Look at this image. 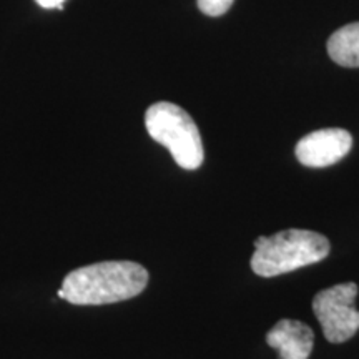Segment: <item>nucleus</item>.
I'll return each instance as SVG.
<instances>
[{
  "mask_svg": "<svg viewBox=\"0 0 359 359\" xmlns=\"http://www.w3.org/2000/svg\"><path fill=\"white\" fill-rule=\"evenodd\" d=\"M353 147L351 133L343 128H325L308 133L296 143V158L304 167L325 168L338 163Z\"/></svg>",
  "mask_w": 359,
  "mask_h": 359,
  "instance_id": "39448f33",
  "label": "nucleus"
},
{
  "mask_svg": "<svg viewBox=\"0 0 359 359\" xmlns=\"http://www.w3.org/2000/svg\"><path fill=\"white\" fill-rule=\"evenodd\" d=\"M266 343L280 359H308L314 346V333L308 325L296 320H280L266 334Z\"/></svg>",
  "mask_w": 359,
  "mask_h": 359,
  "instance_id": "423d86ee",
  "label": "nucleus"
},
{
  "mask_svg": "<svg viewBox=\"0 0 359 359\" xmlns=\"http://www.w3.org/2000/svg\"><path fill=\"white\" fill-rule=\"evenodd\" d=\"M327 53L341 67H359V22L336 30L327 40Z\"/></svg>",
  "mask_w": 359,
  "mask_h": 359,
  "instance_id": "0eeeda50",
  "label": "nucleus"
},
{
  "mask_svg": "<svg viewBox=\"0 0 359 359\" xmlns=\"http://www.w3.org/2000/svg\"><path fill=\"white\" fill-rule=\"evenodd\" d=\"M356 283H341L314 296L313 311L323 327L325 338L333 344L344 343L359 330V311L354 308Z\"/></svg>",
  "mask_w": 359,
  "mask_h": 359,
  "instance_id": "20e7f679",
  "label": "nucleus"
},
{
  "mask_svg": "<svg viewBox=\"0 0 359 359\" xmlns=\"http://www.w3.org/2000/svg\"><path fill=\"white\" fill-rule=\"evenodd\" d=\"M233 2L235 0H198V7L205 15L219 17L230 11Z\"/></svg>",
  "mask_w": 359,
  "mask_h": 359,
  "instance_id": "6e6552de",
  "label": "nucleus"
},
{
  "mask_svg": "<svg viewBox=\"0 0 359 359\" xmlns=\"http://www.w3.org/2000/svg\"><path fill=\"white\" fill-rule=\"evenodd\" d=\"M43 8H62L65 0H35Z\"/></svg>",
  "mask_w": 359,
  "mask_h": 359,
  "instance_id": "1a4fd4ad",
  "label": "nucleus"
},
{
  "mask_svg": "<svg viewBox=\"0 0 359 359\" xmlns=\"http://www.w3.org/2000/svg\"><path fill=\"white\" fill-rule=\"evenodd\" d=\"M147 132L167 147L178 167L196 170L205 158L200 130L182 107L170 102L154 103L145 114Z\"/></svg>",
  "mask_w": 359,
  "mask_h": 359,
  "instance_id": "7ed1b4c3",
  "label": "nucleus"
},
{
  "mask_svg": "<svg viewBox=\"0 0 359 359\" xmlns=\"http://www.w3.org/2000/svg\"><path fill=\"white\" fill-rule=\"evenodd\" d=\"M331 251L330 240L316 231L283 230L273 236L255 240L251 268L258 276L273 278L320 263Z\"/></svg>",
  "mask_w": 359,
  "mask_h": 359,
  "instance_id": "f03ea898",
  "label": "nucleus"
},
{
  "mask_svg": "<svg viewBox=\"0 0 359 359\" xmlns=\"http://www.w3.org/2000/svg\"><path fill=\"white\" fill-rule=\"evenodd\" d=\"M148 285V271L135 262H103L70 271L62 283L67 302L98 306L132 299Z\"/></svg>",
  "mask_w": 359,
  "mask_h": 359,
  "instance_id": "f257e3e1",
  "label": "nucleus"
}]
</instances>
